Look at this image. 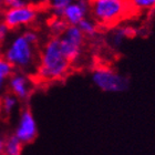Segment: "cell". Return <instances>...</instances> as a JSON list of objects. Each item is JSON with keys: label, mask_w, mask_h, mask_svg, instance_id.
<instances>
[{"label": "cell", "mask_w": 155, "mask_h": 155, "mask_svg": "<svg viewBox=\"0 0 155 155\" xmlns=\"http://www.w3.org/2000/svg\"><path fill=\"white\" fill-rule=\"evenodd\" d=\"M23 144L15 134H10L5 141L3 155H22Z\"/></svg>", "instance_id": "obj_12"}, {"label": "cell", "mask_w": 155, "mask_h": 155, "mask_svg": "<svg viewBox=\"0 0 155 155\" xmlns=\"http://www.w3.org/2000/svg\"><path fill=\"white\" fill-rule=\"evenodd\" d=\"M7 87L9 92L15 94L19 99L20 102H27L32 95L35 84L32 79L30 78V74L15 70L8 80Z\"/></svg>", "instance_id": "obj_8"}, {"label": "cell", "mask_w": 155, "mask_h": 155, "mask_svg": "<svg viewBox=\"0 0 155 155\" xmlns=\"http://www.w3.org/2000/svg\"><path fill=\"white\" fill-rule=\"evenodd\" d=\"M59 38L60 47L65 58L71 62V64L77 63L82 57L85 41V36L82 33L80 28L78 26H68L64 32Z\"/></svg>", "instance_id": "obj_5"}, {"label": "cell", "mask_w": 155, "mask_h": 155, "mask_svg": "<svg viewBox=\"0 0 155 155\" xmlns=\"http://www.w3.org/2000/svg\"><path fill=\"white\" fill-rule=\"evenodd\" d=\"M91 18L99 27H113L134 11L130 0H89Z\"/></svg>", "instance_id": "obj_3"}, {"label": "cell", "mask_w": 155, "mask_h": 155, "mask_svg": "<svg viewBox=\"0 0 155 155\" xmlns=\"http://www.w3.org/2000/svg\"><path fill=\"white\" fill-rule=\"evenodd\" d=\"M10 31H11V29H10L9 27L7 26L3 21H1L0 22V45H3L8 40Z\"/></svg>", "instance_id": "obj_18"}, {"label": "cell", "mask_w": 155, "mask_h": 155, "mask_svg": "<svg viewBox=\"0 0 155 155\" xmlns=\"http://www.w3.org/2000/svg\"><path fill=\"white\" fill-rule=\"evenodd\" d=\"M134 36V30L131 27H119L113 30V32L111 33L110 42L111 45L117 48L120 45H122L124 40L132 38Z\"/></svg>", "instance_id": "obj_11"}, {"label": "cell", "mask_w": 155, "mask_h": 155, "mask_svg": "<svg viewBox=\"0 0 155 155\" xmlns=\"http://www.w3.org/2000/svg\"><path fill=\"white\" fill-rule=\"evenodd\" d=\"M91 80L99 90L107 93H121L129 89L130 81L117 71L107 67H97L91 73Z\"/></svg>", "instance_id": "obj_4"}, {"label": "cell", "mask_w": 155, "mask_h": 155, "mask_svg": "<svg viewBox=\"0 0 155 155\" xmlns=\"http://www.w3.org/2000/svg\"><path fill=\"white\" fill-rule=\"evenodd\" d=\"M13 72L15 68L0 54V92H3L7 89L8 80Z\"/></svg>", "instance_id": "obj_13"}, {"label": "cell", "mask_w": 155, "mask_h": 155, "mask_svg": "<svg viewBox=\"0 0 155 155\" xmlns=\"http://www.w3.org/2000/svg\"><path fill=\"white\" fill-rule=\"evenodd\" d=\"M39 10V8L30 5H26L19 8H6L3 12L2 21L11 30L28 27L38 19Z\"/></svg>", "instance_id": "obj_6"}, {"label": "cell", "mask_w": 155, "mask_h": 155, "mask_svg": "<svg viewBox=\"0 0 155 155\" xmlns=\"http://www.w3.org/2000/svg\"><path fill=\"white\" fill-rule=\"evenodd\" d=\"M27 2L25 0H5L3 6L6 8H19V7L26 6Z\"/></svg>", "instance_id": "obj_19"}, {"label": "cell", "mask_w": 155, "mask_h": 155, "mask_svg": "<svg viewBox=\"0 0 155 155\" xmlns=\"http://www.w3.org/2000/svg\"><path fill=\"white\" fill-rule=\"evenodd\" d=\"M13 134L21 141L23 145L32 143L38 136V124L36 117L29 107H25L20 112L18 124Z\"/></svg>", "instance_id": "obj_7"}, {"label": "cell", "mask_w": 155, "mask_h": 155, "mask_svg": "<svg viewBox=\"0 0 155 155\" xmlns=\"http://www.w3.org/2000/svg\"><path fill=\"white\" fill-rule=\"evenodd\" d=\"M20 100L18 97L12 94L11 92H5V93L0 97V109H1V114L5 116H9L15 112Z\"/></svg>", "instance_id": "obj_10"}, {"label": "cell", "mask_w": 155, "mask_h": 155, "mask_svg": "<svg viewBox=\"0 0 155 155\" xmlns=\"http://www.w3.org/2000/svg\"><path fill=\"white\" fill-rule=\"evenodd\" d=\"M72 64L65 58L60 47V38L52 37L45 42L39 52V62L36 75L43 82H54L68 75Z\"/></svg>", "instance_id": "obj_1"}, {"label": "cell", "mask_w": 155, "mask_h": 155, "mask_svg": "<svg viewBox=\"0 0 155 155\" xmlns=\"http://www.w3.org/2000/svg\"><path fill=\"white\" fill-rule=\"evenodd\" d=\"M134 11H150L155 9V0H130Z\"/></svg>", "instance_id": "obj_17"}, {"label": "cell", "mask_w": 155, "mask_h": 155, "mask_svg": "<svg viewBox=\"0 0 155 155\" xmlns=\"http://www.w3.org/2000/svg\"><path fill=\"white\" fill-rule=\"evenodd\" d=\"M78 27L80 28L82 33L85 36V38H94L97 35V31H99V25L92 18H89V17L84 18L78 25Z\"/></svg>", "instance_id": "obj_15"}, {"label": "cell", "mask_w": 155, "mask_h": 155, "mask_svg": "<svg viewBox=\"0 0 155 155\" xmlns=\"http://www.w3.org/2000/svg\"><path fill=\"white\" fill-rule=\"evenodd\" d=\"M67 22L62 18H58V17H53L50 22V30H51L52 35L54 37H60L62 33L64 32V30L67 29Z\"/></svg>", "instance_id": "obj_16"}, {"label": "cell", "mask_w": 155, "mask_h": 155, "mask_svg": "<svg viewBox=\"0 0 155 155\" xmlns=\"http://www.w3.org/2000/svg\"><path fill=\"white\" fill-rule=\"evenodd\" d=\"M0 54H1V45H0Z\"/></svg>", "instance_id": "obj_23"}, {"label": "cell", "mask_w": 155, "mask_h": 155, "mask_svg": "<svg viewBox=\"0 0 155 155\" xmlns=\"http://www.w3.org/2000/svg\"><path fill=\"white\" fill-rule=\"evenodd\" d=\"M0 115H1V109H0Z\"/></svg>", "instance_id": "obj_24"}, {"label": "cell", "mask_w": 155, "mask_h": 155, "mask_svg": "<svg viewBox=\"0 0 155 155\" xmlns=\"http://www.w3.org/2000/svg\"><path fill=\"white\" fill-rule=\"evenodd\" d=\"M72 1L73 0H47L45 1V8H48L50 10V12L52 13V17L62 18L63 11Z\"/></svg>", "instance_id": "obj_14"}, {"label": "cell", "mask_w": 155, "mask_h": 155, "mask_svg": "<svg viewBox=\"0 0 155 155\" xmlns=\"http://www.w3.org/2000/svg\"><path fill=\"white\" fill-rule=\"evenodd\" d=\"M90 13L89 0H73L63 11L62 19L68 26H78Z\"/></svg>", "instance_id": "obj_9"}, {"label": "cell", "mask_w": 155, "mask_h": 155, "mask_svg": "<svg viewBox=\"0 0 155 155\" xmlns=\"http://www.w3.org/2000/svg\"><path fill=\"white\" fill-rule=\"evenodd\" d=\"M3 2H5V0H0V6H3Z\"/></svg>", "instance_id": "obj_22"}, {"label": "cell", "mask_w": 155, "mask_h": 155, "mask_svg": "<svg viewBox=\"0 0 155 155\" xmlns=\"http://www.w3.org/2000/svg\"><path fill=\"white\" fill-rule=\"evenodd\" d=\"M27 2V5H30V6L37 7L39 9L41 8H45V1L47 0H25Z\"/></svg>", "instance_id": "obj_20"}, {"label": "cell", "mask_w": 155, "mask_h": 155, "mask_svg": "<svg viewBox=\"0 0 155 155\" xmlns=\"http://www.w3.org/2000/svg\"><path fill=\"white\" fill-rule=\"evenodd\" d=\"M5 141L6 137L0 135V155H3V151H5Z\"/></svg>", "instance_id": "obj_21"}, {"label": "cell", "mask_w": 155, "mask_h": 155, "mask_svg": "<svg viewBox=\"0 0 155 155\" xmlns=\"http://www.w3.org/2000/svg\"><path fill=\"white\" fill-rule=\"evenodd\" d=\"M16 71L36 74L39 62L38 45L30 42L23 32L16 35L8 41L1 53Z\"/></svg>", "instance_id": "obj_2"}]
</instances>
